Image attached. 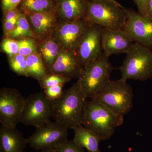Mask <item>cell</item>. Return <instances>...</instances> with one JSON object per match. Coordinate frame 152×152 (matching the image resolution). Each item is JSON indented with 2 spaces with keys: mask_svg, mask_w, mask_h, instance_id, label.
Here are the masks:
<instances>
[{
  "mask_svg": "<svg viewBox=\"0 0 152 152\" xmlns=\"http://www.w3.org/2000/svg\"><path fill=\"white\" fill-rule=\"evenodd\" d=\"M89 2H92L96 1H110L116 3V4H119L120 3L118 2L117 0H88Z\"/></svg>",
  "mask_w": 152,
  "mask_h": 152,
  "instance_id": "obj_33",
  "label": "cell"
},
{
  "mask_svg": "<svg viewBox=\"0 0 152 152\" xmlns=\"http://www.w3.org/2000/svg\"><path fill=\"white\" fill-rule=\"evenodd\" d=\"M87 99L75 83L64 92L61 98L52 102V118L64 127L73 129L82 124Z\"/></svg>",
  "mask_w": 152,
  "mask_h": 152,
  "instance_id": "obj_1",
  "label": "cell"
},
{
  "mask_svg": "<svg viewBox=\"0 0 152 152\" xmlns=\"http://www.w3.org/2000/svg\"><path fill=\"white\" fill-rule=\"evenodd\" d=\"M28 142L16 127L1 125L0 152H24Z\"/></svg>",
  "mask_w": 152,
  "mask_h": 152,
  "instance_id": "obj_17",
  "label": "cell"
},
{
  "mask_svg": "<svg viewBox=\"0 0 152 152\" xmlns=\"http://www.w3.org/2000/svg\"><path fill=\"white\" fill-rule=\"evenodd\" d=\"M26 98L16 89L4 88L0 90L1 125L15 127L20 122Z\"/></svg>",
  "mask_w": 152,
  "mask_h": 152,
  "instance_id": "obj_9",
  "label": "cell"
},
{
  "mask_svg": "<svg viewBox=\"0 0 152 152\" xmlns=\"http://www.w3.org/2000/svg\"><path fill=\"white\" fill-rule=\"evenodd\" d=\"M9 37L16 40L22 38H32L39 41L38 37L30 27L26 14L22 12L18 19L15 28Z\"/></svg>",
  "mask_w": 152,
  "mask_h": 152,
  "instance_id": "obj_22",
  "label": "cell"
},
{
  "mask_svg": "<svg viewBox=\"0 0 152 152\" xmlns=\"http://www.w3.org/2000/svg\"><path fill=\"white\" fill-rule=\"evenodd\" d=\"M146 15L152 18V0H150L148 4Z\"/></svg>",
  "mask_w": 152,
  "mask_h": 152,
  "instance_id": "obj_32",
  "label": "cell"
},
{
  "mask_svg": "<svg viewBox=\"0 0 152 152\" xmlns=\"http://www.w3.org/2000/svg\"><path fill=\"white\" fill-rule=\"evenodd\" d=\"M23 0H1V8L3 13L18 8Z\"/></svg>",
  "mask_w": 152,
  "mask_h": 152,
  "instance_id": "obj_30",
  "label": "cell"
},
{
  "mask_svg": "<svg viewBox=\"0 0 152 152\" xmlns=\"http://www.w3.org/2000/svg\"><path fill=\"white\" fill-rule=\"evenodd\" d=\"M126 15L123 30L134 43L152 49V18L124 7Z\"/></svg>",
  "mask_w": 152,
  "mask_h": 152,
  "instance_id": "obj_10",
  "label": "cell"
},
{
  "mask_svg": "<svg viewBox=\"0 0 152 152\" xmlns=\"http://www.w3.org/2000/svg\"><path fill=\"white\" fill-rule=\"evenodd\" d=\"M124 116L117 113L96 99L87 101L82 124L100 138H111L115 129L123 124Z\"/></svg>",
  "mask_w": 152,
  "mask_h": 152,
  "instance_id": "obj_2",
  "label": "cell"
},
{
  "mask_svg": "<svg viewBox=\"0 0 152 152\" xmlns=\"http://www.w3.org/2000/svg\"><path fill=\"white\" fill-rule=\"evenodd\" d=\"M135 4L138 12L143 15H146L147 7L150 0H132Z\"/></svg>",
  "mask_w": 152,
  "mask_h": 152,
  "instance_id": "obj_31",
  "label": "cell"
},
{
  "mask_svg": "<svg viewBox=\"0 0 152 152\" xmlns=\"http://www.w3.org/2000/svg\"><path fill=\"white\" fill-rule=\"evenodd\" d=\"M64 85H61L56 86L50 87L44 89L46 97L53 102L59 99L62 96L64 91L63 87Z\"/></svg>",
  "mask_w": 152,
  "mask_h": 152,
  "instance_id": "obj_28",
  "label": "cell"
},
{
  "mask_svg": "<svg viewBox=\"0 0 152 152\" xmlns=\"http://www.w3.org/2000/svg\"><path fill=\"white\" fill-rule=\"evenodd\" d=\"M68 129L56 121H50L36 128L34 132L27 138L28 144L37 151L56 149L68 140Z\"/></svg>",
  "mask_w": 152,
  "mask_h": 152,
  "instance_id": "obj_8",
  "label": "cell"
},
{
  "mask_svg": "<svg viewBox=\"0 0 152 152\" xmlns=\"http://www.w3.org/2000/svg\"><path fill=\"white\" fill-rule=\"evenodd\" d=\"M52 117V102L44 92L32 94L26 98L20 123L39 127L50 121Z\"/></svg>",
  "mask_w": 152,
  "mask_h": 152,
  "instance_id": "obj_7",
  "label": "cell"
},
{
  "mask_svg": "<svg viewBox=\"0 0 152 152\" xmlns=\"http://www.w3.org/2000/svg\"><path fill=\"white\" fill-rule=\"evenodd\" d=\"M55 149L59 152H86L84 148L76 143L73 140H68Z\"/></svg>",
  "mask_w": 152,
  "mask_h": 152,
  "instance_id": "obj_27",
  "label": "cell"
},
{
  "mask_svg": "<svg viewBox=\"0 0 152 152\" xmlns=\"http://www.w3.org/2000/svg\"><path fill=\"white\" fill-rule=\"evenodd\" d=\"M119 68L121 78L145 81L152 77V49L134 43Z\"/></svg>",
  "mask_w": 152,
  "mask_h": 152,
  "instance_id": "obj_4",
  "label": "cell"
},
{
  "mask_svg": "<svg viewBox=\"0 0 152 152\" xmlns=\"http://www.w3.org/2000/svg\"><path fill=\"white\" fill-rule=\"evenodd\" d=\"M20 15L10 20L3 22V31L5 38L9 37L15 29Z\"/></svg>",
  "mask_w": 152,
  "mask_h": 152,
  "instance_id": "obj_29",
  "label": "cell"
},
{
  "mask_svg": "<svg viewBox=\"0 0 152 152\" xmlns=\"http://www.w3.org/2000/svg\"><path fill=\"white\" fill-rule=\"evenodd\" d=\"M55 0H23L18 8L22 12H41L55 9Z\"/></svg>",
  "mask_w": 152,
  "mask_h": 152,
  "instance_id": "obj_21",
  "label": "cell"
},
{
  "mask_svg": "<svg viewBox=\"0 0 152 152\" xmlns=\"http://www.w3.org/2000/svg\"><path fill=\"white\" fill-rule=\"evenodd\" d=\"M133 97L132 87L127 80L121 78L116 80H110L94 99L124 116L132 109Z\"/></svg>",
  "mask_w": 152,
  "mask_h": 152,
  "instance_id": "obj_5",
  "label": "cell"
},
{
  "mask_svg": "<svg viewBox=\"0 0 152 152\" xmlns=\"http://www.w3.org/2000/svg\"><path fill=\"white\" fill-rule=\"evenodd\" d=\"M55 1L59 21H74L86 18L89 3L88 0Z\"/></svg>",
  "mask_w": 152,
  "mask_h": 152,
  "instance_id": "obj_16",
  "label": "cell"
},
{
  "mask_svg": "<svg viewBox=\"0 0 152 152\" xmlns=\"http://www.w3.org/2000/svg\"><path fill=\"white\" fill-rule=\"evenodd\" d=\"M104 52L97 59L82 68L77 83L87 99H94L110 80L113 69Z\"/></svg>",
  "mask_w": 152,
  "mask_h": 152,
  "instance_id": "obj_3",
  "label": "cell"
},
{
  "mask_svg": "<svg viewBox=\"0 0 152 152\" xmlns=\"http://www.w3.org/2000/svg\"><path fill=\"white\" fill-rule=\"evenodd\" d=\"M60 48L59 45L51 37L39 41L37 52L42 59L48 73L56 60Z\"/></svg>",
  "mask_w": 152,
  "mask_h": 152,
  "instance_id": "obj_19",
  "label": "cell"
},
{
  "mask_svg": "<svg viewBox=\"0 0 152 152\" xmlns=\"http://www.w3.org/2000/svg\"><path fill=\"white\" fill-rule=\"evenodd\" d=\"M134 44L122 29L103 28L102 34L103 52L109 57L112 55L127 53Z\"/></svg>",
  "mask_w": 152,
  "mask_h": 152,
  "instance_id": "obj_13",
  "label": "cell"
},
{
  "mask_svg": "<svg viewBox=\"0 0 152 152\" xmlns=\"http://www.w3.org/2000/svg\"><path fill=\"white\" fill-rule=\"evenodd\" d=\"M83 66L75 52L60 48L58 55L49 73L78 78Z\"/></svg>",
  "mask_w": 152,
  "mask_h": 152,
  "instance_id": "obj_15",
  "label": "cell"
},
{
  "mask_svg": "<svg viewBox=\"0 0 152 152\" xmlns=\"http://www.w3.org/2000/svg\"><path fill=\"white\" fill-rule=\"evenodd\" d=\"M10 67L14 72L19 75L29 77L27 71L26 57L20 54L9 58Z\"/></svg>",
  "mask_w": 152,
  "mask_h": 152,
  "instance_id": "obj_23",
  "label": "cell"
},
{
  "mask_svg": "<svg viewBox=\"0 0 152 152\" xmlns=\"http://www.w3.org/2000/svg\"><path fill=\"white\" fill-rule=\"evenodd\" d=\"M90 26L85 19L74 21H59L51 37L61 48L75 53Z\"/></svg>",
  "mask_w": 152,
  "mask_h": 152,
  "instance_id": "obj_11",
  "label": "cell"
},
{
  "mask_svg": "<svg viewBox=\"0 0 152 152\" xmlns=\"http://www.w3.org/2000/svg\"><path fill=\"white\" fill-rule=\"evenodd\" d=\"M38 152H59L55 149H48L42 150V151H39Z\"/></svg>",
  "mask_w": 152,
  "mask_h": 152,
  "instance_id": "obj_34",
  "label": "cell"
},
{
  "mask_svg": "<svg viewBox=\"0 0 152 152\" xmlns=\"http://www.w3.org/2000/svg\"><path fill=\"white\" fill-rule=\"evenodd\" d=\"M25 13L31 28L38 37L39 41L51 37L59 21L55 9L41 12Z\"/></svg>",
  "mask_w": 152,
  "mask_h": 152,
  "instance_id": "obj_14",
  "label": "cell"
},
{
  "mask_svg": "<svg viewBox=\"0 0 152 152\" xmlns=\"http://www.w3.org/2000/svg\"><path fill=\"white\" fill-rule=\"evenodd\" d=\"M1 49L9 57L18 54V41L11 38H5L1 43Z\"/></svg>",
  "mask_w": 152,
  "mask_h": 152,
  "instance_id": "obj_26",
  "label": "cell"
},
{
  "mask_svg": "<svg viewBox=\"0 0 152 152\" xmlns=\"http://www.w3.org/2000/svg\"><path fill=\"white\" fill-rule=\"evenodd\" d=\"M19 54L27 57L37 52L39 41L32 38L19 39Z\"/></svg>",
  "mask_w": 152,
  "mask_h": 152,
  "instance_id": "obj_25",
  "label": "cell"
},
{
  "mask_svg": "<svg viewBox=\"0 0 152 152\" xmlns=\"http://www.w3.org/2000/svg\"><path fill=\"white\" fill-rule=\"evenodd\" d=\"M73 129L75 132L73 140L76 143L88 152H101L99 145L101 140L96 133L82 124L77 126Z\"/></svg>",
  "mask_w": 152,
  "mask_h": 152,
  "instance_id": "obj_18",
  "label": "cell"
},
{
  "mask_svg": "<svg viewBox=\"0 0 152 152\" xmlns=\"http://www.w3.org/2000/svg\"><path fill=\"white\" fill-rule=\"evenodd\" d=\"M103 28L90 25L75 53L82 66L97 59L102 53V34Z\"/></svg>",
  "mask_w": 152,
  "mask_h": 152,
  "instance_id": "obj_12",
  "label": "cell"
},
{
  "mask_svg": "<svg viewBox=\"0 0 152 152\" xmlns=\"http://www.w3.org/2000/svg\"><path fill=\"white\" fill-rule=\"evenodd\" d=\"M26 63L29 77H31L39 81L48 73L37 52L27 57Z\"/></svg>",
  "mask_w": 152,
  "mask_h": 152,
  "instance_id": "obj_20",
  "label": "cell"
},
{
  "mask_svg": "<svg viewBox=\"0 0 152 152\" xmlns=\"http://www.w3.org/2000/svg\"><path fill=\"white\" fill-rule=\"evenodd\" d=\"M72 79L65 76L48 73L39 82L42 88L45 89L50 87L64 85L66 83L70 81Z\"/></svg>",
  "mask_w": 152,
  "mask_h": 152,
  "instance_id": "obj_24",
  "label": "cell"
},
{
  "mask_svg": "<svg viewBox=\"0 0 152 152\" xmlns=\"http://www.w3.org/2000/svg\"><path fill=\"white\" fill-rule=\"evenodd\" d=\"M126 19L124 7L109 1L89 3L85 20L90 25H97L105 28H124Z\"/></svg>",
  "mask_w": 152,
  "mask_h": 152,
  "instance_id": "obj_6",
  "label": "cell"
}]
</instances>
